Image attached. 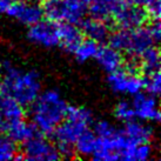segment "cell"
Instances as JSON below:
<instances>
[{"label": "cell", "instance_id": "obj_1", "mask_svg": "<svg viewBox=\"0 0 161 161\" xmlns=\"http://www.w3.org/2000/svg\"><path fill=\"white\" fill-rule=\"evenodd\" d=\"M31 106L32 125L42 134H52L65 119L68 109L66 101L55 90L40 92Z\"/></svg>", "mask_w": 161, "mask_h": 161}, {"label": "cell", "instance_id": "obj_2", "mask_svg": "<svg viewBox=\"0 0 161 161\" xmlns=\"http://www.w3.org/2000/svg\"><path fill=\"white\" fill-rule=\"evenodd\" d=\"M93 122L91 111L85 107H68L65 119L53 130L52 134L58 143L60 157L69 158L74 154V143L76 139L87 130Z\"/></svg>", "mask_w": 161, "mask_h": 161}, {"label": "cell", "instance_id": "obj_3", "mask_svg": "<svg viewBox=\"0 0 161 161\" xmlns=\"http://www.w3.org/2000/svg\"><path fill=\"white\" fill-rule=\"evenodd\" d=\"M3 88L20 105H31L41 92V81L36 71H26L4 63Z\"/></svg>", "mask_w": 161, "mask_h": 161}, {"label": "cell", "instance_id": "obj_4", "mask_svg": "<svg viewBox=\"0 0 161 161\" xmlns=\"http://www.w3.org/2000/svg\"><path fill=\"white\" fill-rule=\"evenodd\" d=\"M108 36L109 46L119 52H125L130 57H140L146 49L157 42L149 27L142 26L130 30L121 28Z\"/></svg>", "mask_w": 161, "mask_h": 161}, {"label": "cell", "instance_id": "obj_5", "mask_svg": "<svg viewBox=\"0 0 161 161\" xmlns=\"http://www.w3.org/2000/svg\"><path fill=\"white\" fill-rule=\"evenodd\" d=\"M42 12L48 20L54 23H81L87 11L86 0H44Z\"/></svg>", "mask_w": 161, "mask_h": 161}, {"label": "cell", "instance_id": "obj_6", "mask_svg": "<svg viewBox=\"0 0 161 161\" xmlns=\"http://www.w3.org/2000/svg\"><path fill=\"white\" fill-rule=\"evenodd\" d=\"M108 85L115 93L125 95H135L143 88V79L136 73V69L128 67L116 69L108 73Z\"/></svg>", "mask_w": 161, "mask_h": 161}, {"label": "cell", "instance_id": "obj_7", "mask_svg": "<svg viewBox=\"0 0 161 161\" xmlns=\"http://www.w3.org/2000/svg\"><path fill=\"white\" fill-rule=\"evenodd\" d=\"M23 154L21 158L32 161H54L60 158L58 148L53 143L36 134L23 142Z\"/></svg>", "mask_w": 161, "mask_h": 161}, {"label": "cell", "instance_id": "obj_8", "mask_svg": "<svg viewBox=\"0 0 161 161\" xmlns=\"http://www.w3.org/2000/svg\"><path fill=\"white\" fill-rule=\"evenodd\" d=\"M4 13L18 20L20 24L32 26L42 20L44 12L41 6L31 0H17L11 1Z\"/></svg>", "mask_w": 161, "mask_h": 161}, {"label": "cell", "instance_id": "obj_9", "mask_svg": "<svg viewBox=\"0 0 161 161\" xmlns=\"http://www.w3.org/2000/svg\"><path fill=\"white\" fill-rule=\"evenodd\" d=\"M28 40L42 46L46 48H52L59 45V26L54 21H38L36 24L30 26L27 32Z\"/></svg>", "mask_w": 161, "mask_h": 161}, {"label": "cell", "instance_id": "obj_10", "mask_svg": "<svg viewBox=\"0 0 161 161\" xmlns=\"http://www.w3.org/2000/svg\"><path fill=\"white\" fill-rule=\"evenodd\" d=\"M113 17L115 19V23L121 28L130 30V28L142 26L147 21L148 14L146 9L141 6H138L128 1H124L114 12Z\"/></svg>", "mask_w": 161, "mask_h": 161}, {"label": "cell", "instance_id": "obj_11", "mask_svg": "<svg viewBox=\"0 0 161 161\" xmlns=\"http://www.w3.org/2000/svg\"><path fill=\"white\" fill-rule=\"evenodd\" d=\"M133 111L135 118L142 121H159L160 120V111L158 107L157 98L152 94H146L139 92L133 95Z\"/></svg>", "mask_w": 161, "mask_h": 161}, {"label": "cell", "instance_id": "obj_12", "mask_svg": "<svg viewBox=\"0 0 161 161\" xmlns=\"http://www.w3.org/2000/svg\"><path fill=\"white\" fill-rule=\"evenodd\" d=\"M122 133L132 143L149 142L153 138V128L142 120H130L126 122Z\"/></svg>", "mask_w": 161, "mask_h": 161}, {"label": "cell", "instance_id": "obj_13", "mask_svg": "<svg viewBox=\"0 0 161 161\" xmlns=\"http://www.w3.org/2000/svg\"><path fill=\"white\" fill-rule=\"evenodd\" d=\"M95 59H97L98 64L100 65V67L103 68V71L107 72V73H111V72L119 69L121 67V65H122L121 52L113 48L112 46L99 47L97 55H95Z\"/></svg>", "mask_w": 161, "mask_h": 161}, {"label": "cell", "instance_id": "obj_14", "mask_svg": "<svg viewBox=\"0 0 161 161\" xmlns=\"http://www.w3.org/2000/svg\"><path fill=\"white\" fill-rule=\"evenodd\" d=\"M0 115L4 121L5 130V127L11 122L24 119V106L12 97L5 94L0 100Z\"/></svg>", "mask_w": 161, "mask_h": 161}, {"label": "cell", "instance_id": "obj_15", "mask_svg": "<svg viewBox=\"0 0 161 161\" xmlns=\"http://www.w3.org/2000/svg\"><path fill=\"white\" fill-rule=\"evenodd\" d=\"M82 40L81 31L74 24L64 23L59 26V45H61L64 49L73 53L76 46Z\"/></svg>", "mask_w": 161, "mask_h": 161}, {"label": "cell", "instance_id": "obj_16", "mask_svg": "<svg viewBox=\"0 0 161 161\" xmlns=\"http://www.w3.org/2000/svg\"><path fill=\"white\" fill-rule=\"evenodd\" d=\"M125 0H86L87 11L94 18L105 19L112 17Z\"/></svg>", "mask_w": 161, "mask_h": 161}, {"label": "cell", "instance_id": "obj_17", "mask_svg": "<svg viewBox=\"0 0 161 161\" xmlns=\"http://www.w3.org/2000/svg\"><path fill=\"white\" fill-rule=\"evenodd\" d=\"M81 23H82L84 33L91 40L100 42V41L106 40L109 36V28L103 19H98L93 17L92 19L82 20Z\"/></svg>", "mask_w": 161, "mask_h": 161}, {"label": "cell", "instance_id": "obj_18", "mask_svg": "<svg viewBox=\"0 0 161 161\" xmlns=\"http://www.w3.org/2000/svg\"><path fill=\"white\" fill-rule=\"evenodd\" d=\"M5 130H7L8 136L14 142H25L27 139L36 134V128L31 124H27L24 119L17 120L14 122H11L5 127Z\"/></svg>", "mask_w": 161, "mask_h": 161}, {"label": "cell", "instance_id": "obj_19", "mask_svg": "<svg viewBox=\"0 0 161 161\" xmlns=\"http://www.w3.org/2000/svg\"><path fill=\"white\" fill-rule=\"evenodd\" d=\"M97 142L98 138L94 134V132L87 130L76 139L74 143V153H76L79 157H92L97 147Z\"/></svg>", "mask_w": 161, "mask_h": 161}, {"label": "cell", "instance_id": "obj_20", "mask_svg": "<svg viewBox=\"0 0 161 161\" xmlns=\"http://www.w3.org/2000/svg\"><path fill=\"white\" fill-rule=\"evenodd\" d=\"M98 42L91 39L87 40H81L80 44L76 46V48L73 51L75 55V59L80 63H86L88 60L95 58L97 52H98Z\"/></svg>", "mask_w": 161, "mask_h": 161}, {"label": "cell", "instance_id": "obj_21", "mask_svg": "<svg viewBox=\"0 0 161 161\" xmlns=\"http://www.w3.org/2000/svg\"><path fill=\"white\" fill-rule=\"evenodd\" d=\"M141 67L146 73L159 71L160 67V53L154 46L146 49L141 55Z\"/></svg>", "mask_w": 161, "mask_h": 161}, {"label": "cell", "instance_id": "obj_22", "mask_svg": "<svg viewBox=\"0 0 161 161\" xmlns=\"http://www.w3.org/2000/svg\"><path fill=\"white\" fill-rule=\"evenodd\" d=\"M17 158V146L9 136H0V161L13 160Z\"/></svg>", "mask_w": 161, "mask_h": 161}, {"label": "cell", "instance_id": "obj_23", "mask_svg": "<svg viewBox=\"0 0 161 161\" xmlns=\"http://www.w3.org/2000/svg\"><path fill=\"white\" fill-rule=\"evenodd\" d=\"M127 1L143 7L146 9L148 17H152L153 20L160 19V0H127Z\"/></svg>", "mask_w": 161, "mask_h": 161}, {"label": "cell", "instance_id": "obj_24", "mask_svg": "<svg viewBox=\"0 0 161 161\" xmlns=\"http://www.w3.org/2000/svg\"><path fill=\"white\" fill-rule=\"evenodd\" d=\"M147 76L143 79V87L149 94L158 97L161 91V76L159 71L146 73Z\"/></svg>", "mask_w": 161, "mask_h": 161}, {"label": "cell", "instance_id": "obj_25", "mask_svg": "<svg viewBox=\"0 0 161 161\" xmlns=\"http://www.w3.org/2000/svg\"><path fill=\"white\" fill-rule=\"evenodd\" d=\"M114 115L118 120L122 121V122H127V121L135 119L133 106L130 101H126V100H122L116 105L115 109H114Z\"/></svg>", "mask_w": 161, "mask_h": 161}, {"label": "cell", "instance_id": "obj_26", "mask_svg": "<svg viewBox=\"0 0 161 161\" xmlns=\"http://www.w3.org/2000/svg\"><path fill=\"white\" fill-rule=\"evenodd\" d=\"M115 127L107 120H100L94 125V134L97 135V138L109 136L115 132Z\"/></svg>", "mask_w": 161, "mask_h": 161}, {"label": "cell", "instance_id": "obj_27", "mask_svg": "<svg viewBox=\"0 0 161 161\" xmlns=\"http://www.w3.org/2000/svg\"><path fill=\"white\" fill-rule=\"evenodd\" d=\"M149 30H151L153 36L155 38V40H157V42H158L159 39H160V36H161V27H160L159 20H154V23L152 24V26L149 27Z\"/></svg>", "mask_w": 161, "mask_h": 161}, {"label": "cell", "instance_id": "obj_28", "mask_svg": "<svg viewBox=\"0 0 161 161\" xmlns=\"http://www.w3.org/2000/svg\"><path fill=\"white\" fill-rule=\"evenodd\" d=\"M5 91H4V88H3V85H0V100H1V98L5 95Z\"/></svg>", "mask_w": 161, "mask_h": 161}, {"label": "cell", "instance_id": "obj_29", "mask_svg": "<svg viewBox=\"0 0 161 161\" xmlns=\"http://www.w3.org/2000/svg\"><path fill=\"white\" fill-rule=\"evenodd\" d=\"M3 68H4V63L0 60V74L3 73Z\"/></svg>", "mask_w": 161, "mask_h": 161}, {"label": "cell", "instance_id": "obj_30", "mask_svg": "<svg viewBox=\"0 0 161 161\" xmlns=\"http://www.w3.org/2000/svg\"><path fill=\"white\" fill-rule=\"evenodd\" d=\"M31 1H33V0H31Z\"/></svg>", "mask_w": 161, "mask_h": 161}]
</instances>
